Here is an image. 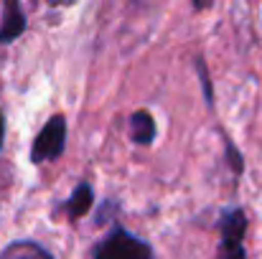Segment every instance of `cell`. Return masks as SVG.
<instances>
[{
    "label": "cell",
    "mask_w": 262,
    "mask_h": 259,
    "mask_svg": "<svg viewBox=\"0 0 262 259\" xmlns=\"http://www.w3.org/2000/svg\"><path fill=\"white\" fill-rule=\"evenodd\" d=\"M94 259H153V252L145 242H140V239L130 237L127 231L117 229L97 244Z\"/></svg>",
    "instance_id": "cell-1"
},
{
    "label": "cell",
    "mask_w": 262,
    "mask_h": 259,
    "mask_svg": "<svg viewBox=\"0 0 262 259\" xmlns=\"http://www.w3.org/2000/svg\"><path fill=\"white\" fill-rule=\"evenodd\" d=\"M64 140H67V125L64 117H51L46 122V127L38 132L33 150H31V160L33 163H43L51 158H59L64 153Z\"/></svg>",
    "instance_id": "cell-2"
},
{
    "label": "cell",
    "mask_w": 262,
    "mask_h": 259,
    "mask_svg": "<svg viewBox=\"0 0 262 259\" xmlns=\"http://www.w3.org/2000/svg\"><path fill=\"white\" fill-rule=\"evenodd\" d=\"M245 226L247 219L239 208H232L222 216V249L219 259H247L245 257V247H242V237H245Z\"/></svg>",
    "instance_id": "cell-3"
},
{
    "label": "cell",
    "mask_w": 262,
    "mask_h": 259,
    "mask_svg": "<svg viewBox=\"0 0 262 259\" xmlns=\"http://www.w3.org/2000/svg\"><path fill=\"white\" fill-rule=\"evenodd\" d=\"M23 13L18 8V0H8L5 5V18H3V28H0V41L8 43L10 38H15L23 31Z\"/></svg>",
    "instance_id": "cell-4"
},
{
    "label": "cell",
    "mask_w": 262,
    "mask_h": 259,
    "mask_svg": "<svg viewBox=\"0 0 262 259\" xmlns=\"http://www.w3.org/2000/svg\"><path fill=\"white\" fill-rule=\"evenodd\" d=\"M130 135L135 143L140 145H148L153 137H156V125H153V117L148 112H135L130 117Z\"/></svg>",
    "instance_id": "cell-5"
},
{
    "label": "cell",
    "mask_w": 262,
    "mask_h": 259,
    "mask_svg": "<svg viewBox=\"0 0 262 259\" xmlns=\"http://www.w3.org/2000/svg\"><path fill=\"white\" fill-rule=\"evenodd\" d=\"M0 259H51V254L33 242H15L3 249Z\"/></svg>",
    "instance_id": "cell-6"
},
{
    "label": "cell",
    "mask_w": 262,
    "mask_h": 259,
    "mask_svg": "<svg viewBox=\"0 0 262 259\" xmlns=\"http://www.w3.org/2000/svg\"><path fill=\"white\" fill-rule=\"evenodd\" d=\"M89 203H92V191H89V185H79V188L74 191V196L69 198L67 211H69V216H72V219L84 216V214H87V208H89Z\"/></svg>",
    "instance_id": "cell-7"
},
{
    "label": "cell",
    "mask_w": 262,
    "mask_h": 259,
    "mask_svg": "<svg viewBox=\"0 0 262 259\" xmlns=\"http://www.w3.org/2000/svg\"><path fill=\"white\" fill-rule=\"evenodd\" d=\"M51 5H72V3H77V0H49Z\"/></svg>",
    "instance_id": "cell-8"
},
{
    "label": "cell",
    "mask_w": 262,
    "mask_h": 259,
    "mask_svg": "<svg viewBox=\"0 0 262 259\" xmlns=\"http://www.w3.org/2000/svg\"><path fill=\"white\" fill-rule=\"evenodd\" d=\"M3 135H5V122H3V114H0V145H3Z\"/></svg>",
    "instance_id": "cell-9"
}]
</instances>
